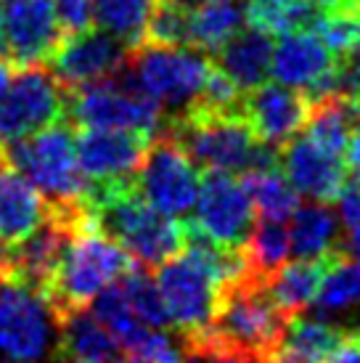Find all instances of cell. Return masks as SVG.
Instances as JSON below:
<instances>
[{"label":"cell","instance_id":"cell-16","mask_svg":"<svg viewBox=\"0 0 360 363\" xmlns=\"http://www.w3.org/2000/svg\"><path fill=\"white\" fill-rule=\"evenodd\" d=\"M241 114L262 143L281 149L305 128L310 114V101L302 91L286 88L281 82H262L244 93Z\"/></svg>","mask_w":360,"mask_h":363},{"label":"cell","instance_id":"cell-33","mask_svg":"<svg viewBox=\"0 0 360 363\" xmlns=\"http://www.w3.org/2000/svg\"><path fill=\"white\" fill-rule=\"evenodd\" d=\"M183 363H260L254 355L239 353L212 340L207 332L183 337Z\"/></svg>","mask_w":360,"mask_h":363},{"label":"cell","instance_id":"cell-9","mask_svg":"<svg viewBox=\"0 0 360 363\" xmlns=\"http://www.w3.org/2000/svg\"><path fill=\"white\" fill-rule=\"evenodd\" d=\"M191 212L193 218L186 231L223 250H241L254 225L249 189L244 178L230 172L207 170Z\"/></svg>","mask_w":360,"mask_h":363},{"label":"cell","instance_id":"cell-12","mask_svg":"<svg viewBox=\"0 0 360 363\" xmlns=\"http://www.w3.org/2000/svg\"><path fill=\"white\" fill-rule=\"evenodd\" d=\"M50 347V313L40 294L0 284V353L11 363H38Z\"/></svg>","mask_w":360,"mask_h":363},{"label":"cell","instance_id":"cell-39","mask_svg":"<svg viewBox=\"0 0 360 363\" xmlns=\"http://www.w3.org/2000/svg\"><path fill=\"white\" fill-rule=\"evenodd\" d=\"M9 162V157H6V149H3V143H0V167Z\"/></svg>","mask_w":360,"mask_h":363},{"label":"cell","instance_id":"cell-10","mask_svg":"<svg viewBox=\"0 0 360 363\" xmlns=\"http://www.w3.org/2000/svg\"><path fill=\"white\" fill-rule=\"evenodd\" d=\"M67 99V88L48 67H13L9 88L0 99V138L9 143L19 141L24 135L64 120Z\"/></svg>","mask_w":360,"mask_h":363},{"label":"cell","instance_id":"cell-2","mask_svg":"<svg viewBox=\"0 0 360 363\" xmlns=\"http://www.w3.org/2000/svg\"><path fill=\"white\" fill-rule=\"evenodd\" d=\"M133 268L135 260L111 236L101 231L93 223V215H88L80 225H74L53 279L43 294V303L50 318L59 323L69 313L88 308L101 289L120 281Z\"/></svg>","mask_w":360,"mask_h":363},{"label":"cell","instance_id":"cell-38","mask_svg":"<svg viewBox=\"0 0 360 363\" xmlns=\"http://www.w3.org/2000/svg\"><path fill=\"white\" fill-rule=\"evenodd\" d=\"M308 3H313L315 9L320 11H331V9H339V6H344L347 0H308Z\"/></svg>","mask_w":360,"mask_h":363},{"label":"cell","instance_id":"cell-15","mask_svg":"<svg viewBox=\"0 0 360 363\" xmlns=\"http://www.w3.org/2000/svg\"><path fill=\"white\" fill-rule=\"evenodd\" d=\"M128 56L130 48L117 38H111L109 32L88 30L59 43V48L50 56L53 61L50 72L59 77L67 93H72L88 82L117 74L128 64Z\"/></svg>","mask_w":360,"mask_h":363},{"label":"cell","instance_id":"cell-8","mask_svg":"<svg viewBox=\"0 0 360 363\" xmlns=\"http://www.w3.org/2000/svg\"><path fill=\"white\" fill-rule=\"evenodd\" d=\"M135 191L143 202L170 218L189 215L201 186L199 164L183 152L170 133L154 135L135 172Z\"/></svg>","mask_w":360,"mask_h":363},{"label":"cell","instance_id":"cell-17","mask_svg":"<svg viewBox=\"0 0 360 363\" xmlns=\"http://www.w3.org/2000/svg\"><path fill=\"white\" fill-rule=\"evenodd\" d=\"M337 64V56L320 40L315 30H297L279 35L270 56V74L276 82L308 93L315 88Z\"/></svg>","mask_w":360,"mask_h":363},{"label":"cell","instance_id":"cell-35","mask_svg":"<svg viewBox=\"0 0 360 363\" xmlns=\"http://www.w3.org/2000/svg\"><path fill=\"white\" fill-rule=\"evenodd\" d=\"M53 11L64 38L93 30V6L90 0H53Z\"/></svg>","mask_w":360,"mask_h":363},{"label":"cell","instance_id":"cell-13","mask_svg":"<svg viewBox=\"0 0 360 363\" xmlns=\"http://www.w3.org/2000/svg\"><path fill=\"white\" fill-rule=\"evenodd\" d=\"M149 143L151 138L143 133L80 128L74 135V152L90 186H111L135 181Z\"/></svg>","mask_w":360,"mask_h":363},{"label":"cell","instance_id":"cell-3","mask_svg":"<svg viewBox=\"0 0 360 363\" xmlns=\"http://www.w3.org/2000/svg\"><path fill=\"white\" fill-rule=\"evenodd\" d=\"M199 170L249 175L279 167V149L262 143L241 111H210L191 106L172 117L167 130Z\"/></svg>","mask_w":360,"mask_h":363},{"label":"cell","instance_id":"cell-21","mask_svg":"<svg viewBox=\"0 0 360 363\" xmlns=\"http://www.w3.org/2000/svg\"><path fill=\"white\" fill-rule=\"evenodd\" d=\"M270 56H273V40L270 35L241 27L220 51H218V69L228 77L241 93L257 88L270 77Z\"/></svg>","mask_w":360,"mask_h":363},{"label":"cell","instance_id":"cell-31","mask_svg":"<svg viewBox=\"0 0 360 363\" xmlns=\"http://www.w3.org/2000/svg\"><path fill=\"white\" fill-rule=\"evenodd\" d=\"M122 286H125V294H128L133 311H135V315L140 318L143 326H149V329H162V326L170 323L167 321V311H164V305H162L159 289H157L154 279H149L146 273H140L133 268L128 276H122Z\"/></svg>","mask_w":360,"mask_h":363},{"label":"cell","instance_id":"cell-14","mask_svg":"<svg viewBox=\"0 0 360 363\" xmlns=\"http://www.w3.org/2000/svg\"><path fill=\"white\" fill-rule=\"evenodd\" d=\"M279 167L294 191L310 202H334L347 181L342 154L326 149L323 143L300 130L279 149Z\"/></svg>","mask_w":360,"mask_h":363},{"label":"cell","instance_id":"cell-5","mask_svg":"<svg viewBox=\"0 0 360 363\" xmlns=\"http://www.w3.org/2000/svg\"><path fill=\"white\" fill-rule=\"evenodd\" d=\"M212 59L191 45H154L140 43L130 48L125 69L140 91L157 101L162 111L178 117L201 99L212 72Z\"/></svg>","mask_w":360,"mask_h":363},{"label":"cell","instance_id":"cell-41","mask_svg":"<svg viewBox=\"0 0 360 363\" xmlns=\"http://www.w3.org/2000/svg\"><path fill=\"white\" fill-rule=\"evenodd\" d=\"M352 6H355V9H360V0H350Z\"/></svg>","mask_w":360,"mask_h":363},{"label":"cell","instance_id":"cell-22","mask_svg":"<svg viewBox=\"0 0 360 363\" xmlns=\"http://www.w3.org/2000/svg\"><path fill=\"white\" fill-rule=\"evenodd\" d=\"M247 24L239 0H199L189 6V45L215 56Z\"/></svg>","mask_w":360,"mask_h":363},{"label":"cell","instance_id":"cell-11","mask_svg":"<svg viewBox=\"0 0 360 363\" xmlns=\"http://www.w3.org/2000/svg\"><path fill=\"white\" fill-rule=\"evenodd\" d=\"M64 40L53 0H3L0 3V53L13 67L43 64Z\"/></svg>","mask_w":360,"mask_h":363},{"label":"cell","instance_id":"cell-30","mask_svg":"<svg viewBox=\"0 0 360 363\" xmlns=\"http://www.w3.org/2000/svg\"><path fill=\"white\" fill-rule=\"evenodd\" d=\"M93 315L109 329L111 337L120 342V347L128 345L130 340H135L143 329H149V326L140 323V318L133 311L130 300L125 294V286H122V279L109 284L106 289H101L93 297Z\"/></svg>","mask_w":360,"mask_h":363},{"label":"cell","instance_id":"cell-20","mask_svg":"<svg viewBox=\"0 0 360 363\" xmlns=\"http://www.w3.org/2000/svg\"><path fill=\"white\" fill-rule=\"evenodd\" d=\"M289 247L300 260H329L342 252L339 244V215L331 210L329 202L297 204L289 215Z\"/></svg>","mask_w":360,"mask_h":363},{"label":"cell","instance_id":"cell-19","mask_svg":"<svg viewBox=\"0 0 360 363\" xmlns=\"http://www.w3.org/2000/svg\"><path fill=\"white\" fill-rule=\"evenodd\" d=\"M344 329L326 318L291 315L279 342L262 355L260 363H323L337 347Z\"/></svg>","mask_w":360,"mask_h":363},{"label":"cell","instance_id":"cell-37","mask_svg":"<svg viewBox=\"0 0 360 363\" xmlns=\"http://www.w3.org/2000/svg\"><path fill=\"white\" fill-rule=\"evenodd\" d=\"M11 74H13V64H11L9 59H0V99H3L6 88H9Z\"/></svg>","mask_w":360,"mask_h":363},{"label":"cell","instance_id":"cell-36","mask_svg":"<svg viewBox=\"0 0 360 363\" xmlns=\"http://www.w3.org/2000/svg\"><path fill=\"white\" fill-rule=\"evenodd\" d=\"M342 160H344V170L350 178H360V122L352 128L350 138L344 143V152H342Z\"/></svg>","mask_w":360,"mask_h":363},{"label":"cell","instance_id":"cell-25","mask_svg":"<svg viewBox=\"0 0 360 363\" xmlns=\"http://www.w3.org/2000/svg\"><path fill=\"white\" fill-rule=\"evenodd\" d=\"M313 303L323 315H342L360 308V260L339 252L329 257Z\"/></svg>","mask_w":360,"mask_h":363},{"label":"cell","instance_id":"cell-4","mask_svg":"<svg viewBox=\"0 0 360 363\" xmlns=\"http://www.w3.org/2000/svg\"><path fill=\"white\" fill-rule=\"evenodd\" d=\"M9 164L48 196L53 207L85 204L90 181L82 175L77 152H74V133L64 120L53 122L43 130L11 141L6 149Z\"/></svg>","mask_w":360,"mask_h":363},{"label":"cell","instance_id":"cell-29","mask_svg":"<svg viewBox=\"0 0 360 363\" xmlns=\"http://www.w3.org/2000/svg\"><path fill=\"white\" fill-rule=\"evenodd\" d=\"M241 178L249 189L252 207H254V215H260V220L286 223L294 207L300 204V194L286 181L281 167H268V170L249 172Z\"/></svg>","mask_w":360,"mask_h":363},{"label":"cell","instance_id":"cell-1","mask_svg":"<svg viewBox=\"0 0 360 363\" xmlns=\"http://www.w3.org/2000/svg\"><path fill=\"white\" fill-rule=\"evenodd\" d=\"M85 202L93 223L140 265L157 268L186 247V225L143 202L133 183L90 186Z\"/></svg>","mask_w":360,"mask_h":363},{"label":"cell","instance_id":"cell-34","mask_svg":"<svg viewBox=\"0 0 360 363\" xmlns=\"http://www.w3.org/2000/svg\"><path fill=\"white\" fill-rule=\"evenodd\" d=\"M339 202V225L344 231V255L360 260V178H347L342 191L337 194Z\"/></svg>","mask_w":360,"mask_h":363},{"label":"cell","instance_id":"cell-40","mask_svg":"<svg viewBox=\"0 0 360 363\" xmlns=\"http://www.w3.org/2000/svg\"><path fill=\"white\" fill-rule=\"evenodd\" d=\"M72 363H114V361H72Z\"/></svg>","mask_w":360,"mask_h":363},{"label":"cell","instance_id":"cell-28","mask_svg":"<svg viewBox=\"0 0 360 363\" xmlns=\"http://www.w3.org/2000/svg\"><path fill=\"white\" fill-rule=\"evenodd\" d=\"M93 24H99L111 38L122 40L128 48L143 43L146 24L157 0H90Z\"/></svg>","mask_w":360,"mask_h":363},{"label":"cell","instance_id":"cell-18","mask_svg":"<svg viewBox=\"0 0 360 363\" xmlns=\"http://www.w3.org/2000/svg\"><path fill=\"white\" fill-rule=\"evenodd\" d=\"M48 215V202L9 162L0 167V244L13 247Z\"/></svg>","mask_w":360,"mask_h":363},{"label":"cell","instance_id":"cell-24","mask_svg":"<svg viewBox=\"0 0 360 363\" xmlns=\"http://www.w3.org/2000/svg\"><path fill=\"white\" fill-rule=\"evenodd\" d=\"M61 332V353L69 361H114L120 353V342L111 332L93 315V311L69 313L59 321Z\"/></svg>","mask_w":360,"mask_h":363},{"label":"cell","instance_id":"cell-6","mask_svg":"<svg viewBox=\"0 0 360 363\" xmlns=\"http://www.w3.org/2000/svg\"><path fill=\"white\" fill-rule=\"evenodd\" d=\"M286 321L289 318L270 300L265 281L244 273L239 281L225 286L218 313L204 332L225 347L262 361V355L279 342Z\"/></svg>","mask_w":360,"mask_h":363},{"label":"cell","instance_id":"cell-27","mask_svg":"<svg viewBox=\"0 0 360 363\" xmlns=\"http://www.w3.org/2000/svg\"><path fill=\"white\" fill-rule=\"evenodd\" d=\"M320 9L308 0H249L244 6L247 27L265 35H286L297 30H313Z\"/></svg>","mask_w":360,"mask_h":363},{"label":"cell","instance_id":"cell-23","mask_svg":"<svg viewBox=\"0 0 360 363\" xmlns=\"http://www.w3.org/2000/svg\"><path fill=\"white\" fill-rule=\"evenodd\" d=\"M323 268H326V260H300L297 257L294 262H283L279 271L268 276L265 289L286 318L300 315L313 305L315 294H318Z\"/></svg>","mask_w":360,"mask_h":363},{"label":"cell","instance_id":"cell-7","mask_svg":"<svg viewBox=\"0 0 360 363\" xmlns=\"http://www.w3.org/2000/svg\"><path fill=\"white\" fill-rule=\"evenodd\" d=\"M67 111L77 128H106L133 130L143 135H159L164 128V111L140 91L130 72L122 67L117 74L88 82L69 93Z\"/></svg>","mask_w":360,"mask_h":363},{"label":"cell","instance_id":"cell-26","mask_svg":"<svg viewBox=\"0 0 360 363\" xmlns=\"http://www.w3.org/2000/svg\"><path fill=\"white\" fill-rule=\"evenodd\" d=\"M289 228L281 220H260L257 225H252L249 236L241 247L247 273L262 281H268L270 273L279 271L289 260Z\"/></svg>","mask_w":360,"mask_h":363},{"label":"cell","instance_id":"cell-32","mask_svg":"<svg viewBox=\"0 0 360 363\" xmlns=\"http://www.w3.org/2000/svg\"><path fill=\"white\" fill-rule=\"evenodd\" d=\"M122 347V363H183V342L162 329H143Z\"/></svg>","mask_w":360,"mask_h":363}]
</instances>
